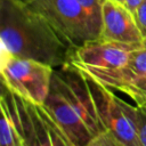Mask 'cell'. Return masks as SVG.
Returning <instances> with one entry per match:
<instances>
[{"label":"cell","mask_w":146,"mask_h":146,"mask_svg":"<svg viewBox=\"0 0 146 146\" xmlns=\"http://www.w3.org/2000/svg\"><path fill=\"white\" fill-rule=\"evenodd\" d=\"M143 1H144V0H123L122 3H123L132 14H135L136 10L138 9V7L141 5Z\"/></svg>","instance_id":"cell-15"},{"label":"cell","mask_w":146,"mask_h":146,"mask_svg":"<svg viewBox=\"0 0 146 146\" xmlns=\"http://www.w3.org/2000/svg\"><path fill=\"white\" fill-rule=\"evenodd\" d=\"M98 139L102 144V146H127L124 143H122L120 139H117L114 135H112L108 131H105L98 136Z\"/></svg>","instance_id":"cell-14"},{"label":"cell","mask_w":146,"mask_h":146,"mask_svg":"<svg viewBox=\"0 0 146 146\" xmlns=\"http://www.w3.org/2000/svg\"><path fill=\"white\" fill-rule=\"evenodd\" d=\"M133 116L140 146H146V104H133Z\"/></svg>","instance_id":"cell-11"},{"label":"cell","mask_w":146,"mask_h":146,"mask_svg":"<svg viewBox=\"0 0 146 146\" xmlns=\"http://www.w3.org/2000/svg\"><path fill=\"white\" fill-rule=\"evenodd\" d=\"M27 6L44 17L75 49L100 36V31L78 0H32Z\"/></svg>","instance_id":"cell-4"},{"label":"cell","mask_w":146,"mask_h":146,"mask_svg":"<svg viewBox=\"0 0 146 146\" xmlns=\"http://www.w3.org/2000/svg\"><path fill=\"white\" fill-rule=\"evenodd\" d=\"M88 146H102V144H100V141H99V139H98V137H97V138H95L94 140H91Z\"/></svg>","instance_id":"cell-16"},{"label":"cell","mask_w":146,"mask_h":146,"mask_svg":"<svg viewBox=\"0 0 146 146\" xmlns=\"http://www.w3.org/2000/svg\"><path fill=\"white\" fill-rule=\"evenodd\" d=\"M43 106L74 146H88L91 140L97 138L75 108L56 89L50 87Z\"/></svg>","instance_id":"cell-8"},{"label":"cell","mask_w":146,"mask_h":146,"mask_svg":"<svg viewBox=\"0 0 146 146\" xmlns=\"http://www.w3.org/2000/svg\"><path fill=\"white\" fill-rule=\"evenodd\" d=\"M113 91L128 96L135 105L146 104V74L135 76L121 83Z\"/></svg>","instance_id":"cell-9"},{"label":"cell","mask_w":146,"mask_h":146,"mask_svg":"<svg viewBox=\"0 0 146 146\" xmlns=\"http://www.w3.org/2000/svg\"><path fill=\"white\" fill-rule=\"evenodd\" d=\"M115 1H119V2H122L123 0H115Z\"/></svg>","instance_id":"cell-18"},{"label":"cell","mask_w":146,"mask_h":146,"mask_svg":"<svg viewBox=\"0 0 146 146\" xmlns=\"http://www.w3.org/2000/svg\"><path fill=\"white\" fill-rule=\"evenodd\" d=\"M54 67L34 59L0 52L2 84L22 98L43 105L49 91Z\"/></svg>","instance_id":"cell-3"},{"label":"cell","mask_w":146,"mask_h":146,"mask_svg":"<svg viewBox=\"0 0 146 146\" xmlns=\"http://www.w3.org/2000/svg\"><path fill=\"white\" fill-rule=\"evenodd\" d=\"M83 73L105 131L114 135L127 146H140L133 116V104L116 96V92L94 79L87 72L83 71Z\"/></svg>","instance_id":"cell-5"},{"label":"cell","mask_w":146,"mask_h":146,"mask_svg":"<svg viewBox=\"0 0 146 146\" xmlns=\"http://www.w3.org/2000/svg\"><path fill=\"white\" fill-rule=\"evenodd\" d=\"M15 1H17V2H19V3H23V5H29L32 0H15Z\"/></svg>","instance_id":"cell-17"},{"label":"cell","mask_w":146,"mask_h":146,"mask_svg":"<svg viewBox=\"0 0 146 146\" xmlns=\"http://www.w3.org/2000/svg\"><path fill=\"white\" fill-rule=\"evenodd\" d=\"M133 15H135L138 29L145 40L146 39V0H144L141 2V5L138 7V9L136 10V13Z\"/></svg>","instance_id":"cell-13"},{"label":"cell","mask_w":146,"mask_h":146,"mask_svg":"<svg viewBox=\"0 0 146 146\" xmlns=\"http://www.w3.org/2000/svg\"><path fill=\"white\" fill-rule=\"evenodd\" d=\"M78 2L87 10L96 27L102 31V3L103 0H78Z\"/></svg>","instance_id":"cell-12"},{"label":"cell","mask_w":146,"mask_h":146,"mask_svg":"<svg viewBox=\"0 0 146 146\" xmlns=\"http://www.w3.org/2000/svg\"><path fill=\"white\" fill-rule=\"evenodd\" d=\"M1 108V120H0V146H22V140L19 133L8 114V112Z\"/></svg>","instance_id":"cell-10"},{"label":"cell","mask_w":146,"mask_h":146,"mask_svg":"<svg viewBox=\"0 0 146 146\" xmlns=\"http://www.w3.org/2000/svg\"><path fill=\"white\" fill-rule=\"evenodd\" d=\"M0 52L54 68L71 63L75 50L44 17L15 0H0Z\"/></svg>","instance_id":"cell-1"},{"label":"cell","mask_w":146,"mask_h":146,"mask_svg":"<svg viewBox=\"0 0 146 146\" xmlns=\"http://www.w3.org/2000/svg\"><path fill=\"white\" fill-rule=\"evenodd\" d=\"M143 44H127L98 38L76 48L72 63L84 70L121 68L128 63L130 54Z\"/></svg>","instance_id":"cell-6"},{"label":"cell","mask_w":146,"mask_h":146,"mask_svg":"<svg viewBox=\"0 0 146 146\" xmlns=\"http://www.w3.org/2000/svg\"><path fill=\"white\" fill-rule=\"evenodd\" d=\"M0 106L10 115L22 146H74L43 105L22 98L3 84Z\"/></svg>","instance_id":"cell-2"},{"label":"cell","mask_w":146,"mask_h":146,"mask_svg":"<svg viewBox=\"0 0 146 146\" xmlns=\"http://www.w3.org/2000/svg\"><path fill=\"white\" fill-rule=\"evenodd\" d=\"M99 38L127 44L144 43L135 15L122 2L115 0H103Z\"/></svg>","instance_id":"cell-7"}]
</instances>
